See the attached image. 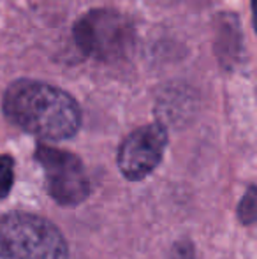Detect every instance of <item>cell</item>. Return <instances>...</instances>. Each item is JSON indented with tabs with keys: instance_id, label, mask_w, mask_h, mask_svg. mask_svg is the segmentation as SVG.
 I'll return each mask as SVG.
<instances>
[{
	"instance_id": "8",
	"label": "cell",
	"mask_w": 257,
	"mask_h": 259,
	"mask_svg": "<svg viewBox=\"0 0 257 259\" xmlns=\"http://www.w3.org/2000/svg\"><path fill=\"white\" fill-rule=\"evenodd\" d=\"M0 259H14L13 256H11L9 250H7V247L4 245L2 240H0Z\"/></svg>"
},
{
	"instance_id": "5",
	"label": "cell",
	"mask_w": 257,
	"mask_h": 259,
	"mask_svg": "<svg viewBox=\"0 0 257 259\" xmlns=\"http://www.w3.org/2000/svg\"><path fill=\"white\" fill-rule=\"evenodd\" d=\"M168 145V133L161 123L136 129L118 150V167L129 180H141L159 166Z\"/></svg>"
},
{
	"instance_id": "3",
	"label": "cell",
	"mask_w": 257,
	"mask_h": 259,
	"mask_svg": "<svg viewBox=\"0 0 257 259\" xmlns=\"http://www.w3.org/2000/svg\"><path fill=\"white\" fill-rule=\"evenodd\" d=\"M74 41L85 55L102 62L124 58L134 45V28L124 14L111 9H93L79 18Z\"/></svg>"
},
{
	"instance_id": "1",
	"label": "cell",
	"mask_w": 257,
	"mask_h": 259,
	"mask_svg": "<svg viewBox=\"0 0 257 259\" xmlns=\"http://www.w3.org/2000/svg\"><path fill=\"white\" fill-rule=\"evenodd\" d=\"M2 106L9 122L42 140H67L81 123L78 103L67 92L42 81L13 83L4 94Z\"/></svg>"
},
{
	"instance_id": "6",
	"label": "cell",
	"mask_w": 257,
	"mask_h": 259,
	"mask_svg": "<svg viewBox=\"0 0 257 259\" xmlns=\"http://www.w3.org/2000/svg\"><path fill=\"white\" fill-rule=\"evenodd\" d=\"M14 162L9 155H0V199L11 192L14 182Z\"/></svg>"
},
{
	"instance_id": "4",
	"label": "cell",
	"mask_w": 257,
	"mask_h": 259,
	"mask_svg": "<svg viewBox=\"0 0 257 259\" xmlns=\"http://www.w3.org/2000/svg\"><path fill=\"white\" fill-rule=\"evenodd\" d=\"M37 160L46 171L48 192L60 205H78L90 192L88 178L76 155L49 147L37 148Z\"/></svg>"
},
{
	"instance_id": "2",
	"label": "cell",
	"mask_w": 257,
	"mask_h": 259,
	"mask_svg": "<svg viewBox=\"0 0 257 259\" xmlns=\"http://www.w3.org/2000/svg\"><path fill=\"white\" fill-rule=\"evenodd\" d=\"M0 240L14 259H67L62 233L49 221L25 211L0 219Z\"/></svg>"
},
{
	"instance_id": "7",
	"label": "cell",
	"mask_w": 257,
	"mask_h": 259,
	"mask_svg": "<svg viewBox=\"0 0 257 259\" xmlns=\"http://www.w3.org/2000/svg\"><path fill=\"white\" fill-rule=\"evenodd\" d=\"M240 219L245 224H250L257 219V189H250L240 205Z\"/></svg>"
}]
</instances>
